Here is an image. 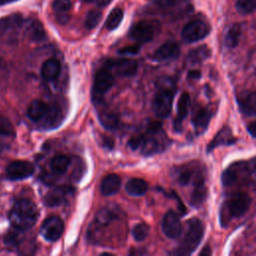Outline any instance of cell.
Here are the masks:
<instances>
[{"label":"cell","instance_id":"d4e9b609","mask_svg":"<svg viewBox=\"0 0 256 256\" xmlns=\"http://www.w3.org/2000/svg\"><path fill=\"white\" fill-rule=\"evenodd\" d=\"M70 165V159L66 155H56L51 159L50 167L56 174H63Z\"/></svg>","mask_w":256,"mask_h":256},{"label":"cell","instance_id":"7bdbcfd3","mask_svg":"<svg viewBox=\"0 0 256 256\" xmlns=\"http://www.w3.org/2000/svg\"><path fill=\"white\" fill-rule=\"evenodd\" d=\"M112 0H95L96 4L98 6H106L108 3H110Z\"/></svg>","mask_w":256,"mask_h":256},{"label":"cell","instance_id":"e0dca14e","mask_svg":"<svg viewBox=\"0 0 256 256\" xmlns=\"http://www.w3.org/2000/svg\"><path fill=\"white\" fill-rule=\"evenodd\" d=\"M189 107H190V97L187 93H183L177 103V117L175 119L174 125L175 129L177 131L180 130L182 126V121L186 118L189 112Z\"/></svg>","mask_w":256,"mask_h":256},{"label":"cell","instance_id":"4fadbf2b","mask_svg":"<svg viewBox=\"0 0 256 256\" xmlns=\"http://www.w3.org/2000/svg\"><path fill=\"white\" fill-rule=\"evenodd\" d=\"M180 53V48L177 43L167 41L162 44L153 54V58L156 61H166L176 58Z\"/></svg>","mask_w":256,"mask_h":256},{"label":"cell","instance_id":"ba28073f","mask_svg":"<svg viewBox=\"0 0 256 256\" xmlns=\"http://www.w3.org/2000/svg\"><path fill=\"white\" fill-rule=\"evenodd\" d=\"M40 232L47 241H56L64 232V223L60 217L50 216L41 225Z\"/></svg>","mask_w":256,"mask_h":256},{"label":"cell","instance_id":"83f0119b","mask_svg":"<svg viewBox=\"0 0 256 256\" xmlns=\"http://www.w3.org/2000/svg\"><path fill=\"white\" fill-rule=\"evenodd\" d=\"M241 36V27L239 24L232 25L226 33L225 36V45L229 48H234L239 43Z\"/></svg>","mask_w":256,"mask_h":256},{"label":"cell","instance_id":"74e56055","mask_svg":"<svg viewBox=\"0 0 256 256\" xmlns=\"http://www.w3.org/2000/svg\"><path fill=\"white\" fill-rule=\"evenodd\" d=\"M192 179V173L189 170H183L178 176V182L181 185H187Z\"/></svg>","mask_w":256,"mask_h":256},{"label":"cell","instance_id":"f6af8a7d","mask_svg":"<svg viewBox=\"0 0 256 256\" xmlns=\"http://www.w3.org/2000/svg\"><path fill=\"white\" fill-rule=\"evenodd\" d=\"M83 1H85V2H92V1H95V0H83Z\"/></svg>","mask_w":256,"mask_h":256},{"label":"cell","instance_id":"ac0fdd59","mask_svg":"<svg viewBox=\"0 0 256 256\" xmlns=\"http://www.w3.org/2000/svg\"><path fill=\"white\" fill-rule=\"evenodd\" d=\"M49 105L42 100H34L27 109V116L34 122H40L48 110Z\"/></svg>","mask_w":256,"mask_h":256},{"label":"cell","instance_id":"b9f144b4","mask_svg":"<svg viewBox=\"0 0 256 256\" xmlns=\"http://www.w3.org/2000/svg\"><path fill=\"white\" fill-rule=\"evenodd\" d=\"M200 76H201V73H200V71H198V70H193V71H190V72H189V77H192L193 79L200 78Z\"/></svg>","mask_w":256,"mask_h":256},{"label":"cell","instance_id":"1f68e13d","mask_svg":"<svg viewBox=\"0 0 256 256\" xmlns=\"http://www.w3.org/2000/svg\"><path fill=\"white\" fill-rule=\"evenodd\" d=\"M102 18V13L98 10H91L89 11V13L87 14L86 16V19H85V27L87 29H93L95 28L98 23L100 22Z\"/></svg>","mask_w":256,"mask_h":256},{"label":"cell","instance_id":"4316f807","mask_svg":"<svg viewBox=\"0 0 256 256\" xmlns=\"http://www.w3.org/2000/svg\"><path fill=\"white\" fill-rule=\"evenodd\" d=\"M54 12L57 14L60 22H64L63 19H68V12L71 10L72 4L70 0H54L52 4Z\"/></svg>","mask_w":256,"mask_h":256},{"label":"cell","instance_id":"836d02e7","mask_svg":"<svg viewBox=\"0 0 256 256\" xmlns=\"http://www.w3.org/2000/svg\"><path fill=\"white\" fill-rule=\"evenodd\" d=\"M221 180L224 186H230L234 184L237 180V172L233 167L227 168L221 176Z\"/></svg>","mask_w":256,"mask_h":256},{"label":"cell","instance_id":"d6a6232c","mask_svg":"<svg viewBox=\"0 0 256 256\" xmlns=\"http://www.w3.org/2000/svg\"><path fill=\"white\" fill-rule=\"evenodd\" d=\"M149 234V227L144 223L135 225L132 229V235L136 241H143Z\"/></svg>","mask_w":256,"mask_h":256},{"label":"cell","instance_id":"d6986e66","mask_svg":"<svg viewBox=\"0 0 256 256\" xmlns=\"http://www.w3.org/2000/svg\"><path fill=\"white\" fill-rule=\"evenodd\" d=\"M61 70V65L60 62L57 59L51 58L46 60L41 68V75L43 79L47 81L54 80L60 73Z\"/></svg>","mask_w":256,"mask_h":256},{"label":"cell","instance_id":"d590c367","mask_svg":"<svg viewBox=\"0 0 256 256\" xmlns=\"http://www.w3.org/2000/svg\"><path fill=\"white\" fill-rule=\"evenodd\" d=\"M14 133V129L10 121L3 117L0 116V135L7 136V135H12Z\"/></svg>","mask_w":256,"mask_h":256},{"label":"cell","instance_id":"3957f363","mask_svg":"<svg viewBox=\"0 0 256 256\" xmlns=\"http://www.w3.org/2000/svg\"><path fill=\"white\" fill-rule=\"evenodd\" d=\"M173 98L174 88L165 81L159 87L152 102V109L155 115L159 118H166L171 112Z\"/></svg>","mask_w":256,"mask_h":256},{"label":"cell","instance_id":"f546056e","mask_svg":"<svg viewBox=\"0 0 256 256\" xmlns=\"http://www.w3.org/2000/svg\"><path fill=\"white\" fill-rule=\"evenodd\" d=\"M210 54L209 49L207 48V46H200L197 47L195 49H193L192 51H190L189 55H188V60L191 63H197V62H201L204 59H206Z\"/></svg>","mask_w":256,"mask_h":256},{"label":"cell","instance_id":"ab89813d","mask_svg":"<svg viewBox=\"0 0 256 256\" xmlns=\"http://www.w3.org/2000/svg\"><path fill=\"white\" fill-rule=\"evenodd\" d=\"M247 130H248L249 134H250L252 137L256 138V121L251 122V123L248 125Z\"/></svg>","mask_w":256,"mask_h":256},{"label":"cell","instance_id":"cb8c5ba5","mask_svg":"<svg viewBox=\"0 0 256 256\" xmlns=\"http://www.w3.org/2000/svg\"><path fill=\"white\" fill-rule=\"evenodd\" d=\"M148 185L146 181L140 178H132L126 183V191L132 196H142L146 193Z\"/></svg>","mask_w":256,"mask_h":256},{"label":"cell","instance_id":"ee69618b","mask_svg":"<svg viewBox=\"0 0 256 256\" xmlns=\"http://www.w3.org/2000/svg\"><path fill=\"white\" fill-rule=\"evenodd\" d=\"M251 167H252L253 172H254L255 175H256V158H254V159L251 161Z\"/></svg>","mask_w":256,"mask_h":256},{"label":"cell","instance_id":"f1b7e54d","mask_svg":"<svg viewBox=\"0 0 256 256\" xmlns=\"http://www.w3.org/2000/svg\"><path fill=\"white\" fill-rule=\"evenodd\" d=\"M122 19H123V10L121 8H114L110 12L109 16L106 19L105 27L108 30L112 31V30L116 29L119 26V24L121 23Z\"/></svg>","mask_w":256,"mask_h":256},{"label":"cell","instance_id":"60d3db41","mask_svg":"<svg viewBox=\"0 0 256 256\" xmlns=\"http://www.w3.org/2000/svg\"><path fill=\"white\" fill-rule=\"evenodd\" d=\"M211 253H212V252H211V248H210V246L207 245V246H205V247L203 248V250L199 253V255H200V256H204V255H207V256H208V255H210Z\"/></svg>","mask_w":256,"mask_h":256},{"label":"cell","instance_id":"5bb4252c","mask_svg":"<svg viewBox=\"0 0 256 256\" xmlns=\"http://www.w3.org/2000/svg\"><path fill=\"white\" fill-rule=\"evenodd\" d=\"M62 121V110L57 104L49 105L48 110L42 120L41 125L45 128H55L60 125Z\"/></svg>","mask_w":256,"mask_h":256},{"label":"cell","instance_id":"e575fe53","mask_svg":"<svg viewBox=\"0 0 256 256\" xmlns=\"http://www.w3.org/2000/svg\"><path fill=\"white\" fill-rule=\"evenodd\" d=\"M113 218V214L108 209L100 210L96 215V222L99 225H107Z\"/></svg>","mask_w":256,"mask_h":256},{"label":"cell","instance_id":"7402d4cb","mask_svg":"<svg viewBox=\"0 0 256 256\" xmlns=\"http://www.w3.org/2000/svg\"><path fill=\"white\" fill-rule=\"evenodd\" d=\"M67 192L68 190L64 188H55L49 191L44 197L45 205L49 207H55V206L61 205L65 201Z\"/></svg>","mask_w":256,"mask_h":256},{"label":"cell","instance_id":"8fae6325","mask_svg":"<svg viewBox=\"0 0 256 256\" xmlns=\"http://www.w3.org/2000/svg\"><path fill=\"white\" fill-rule=\"evenodd\" d=\"M114 84V75L107 68H103L99 70L94 79L93 92L95 96H100L106 93Z\"/></svg>","mask_w":256,"mask_h":256},{"label":"cell","instance_id":"30bf717a","mask_svg":"<svg viewBox=\"0 0 256 256\" xmlns=\"http://www.w3.org/2000/svg\"><path fill=\"white\" fill-rule=\"evenodd\" d=\"M161 227L163 233L168 238L175 239L179 237L181 234V222L178 214L173 210L168 211L163 217Z\"/></svg>","mask_w":256,"mask_h":256},{"label":"cell","instance_id":"484cf974","mask_svg":"<svg viewBox=\"0 0 256 256\" xmlns=\"http://www.w3.org/2000/svg\"><path fill=\"white\" fill-rule=\"evenodd\" d=\"M99 119L101 124L109 130L116 129L119 125V119L116 114L109 110H101L99 113Z\"/></svg>","mask_w":256,"mask_h":256},{"label":"cell","instance_id":"4dcf8cb0","mask_svg":"<svg viewBox=\"0 0 256 256\" xmlns=\"http://www.w3.org/2000/svg\"><path fill=\"white\" fill-rule=\"evenodd\" d=\"M235 7L240 14H249L256 9V0H237Z\"/></svg>","mask_w":256,"mask_h":256},{"label":"cell","instance_id":"44dd1931","mask_svg":"<svg viewBox=\"0 0 256 256\" xmlns=\"http://www.w3.org/2000/svg\"><path fill=\"white\" fill-rule=\"evenodd\" d=\"M235 139L233 138V135L231 131L228 128H222L214 137V139L208 144L207 151H212L214 148H216L219 145H230L234 143Z\"/></svg>","mask_w":256,"mask_h":256},{"label":"cell","instance_id":"9c48e42d","mask_svg":"<svg viewBox=\"0 0 256 256\" xmlns=\"http://www.w3.org/2000/svg\"><path fill=\"white\" fill-rule=\"evenodd\" d=\"M34 172V166L27 161H14L6 168L7 177L11 180H22L30 177Z\"/></svg>","mask_w":256,"mask_h":256},{"label":"cell","instance_id":"6da1fadb","mask_svg":"<svg viewBox=\"0 0 256 256\" xmlns=\"http://www.w3.org/2000/svg\"><path fill=\"white\" fill-rule=\"evenodd\" d=\"M38 209L36 205L28 199H20L14 203L10 212L9 220L18 230L30 229L38 219Z\"/></svg>","mask_w":256,"mask_h":256},{"label":"cell","instance_id":"277c9868","mask_svg":"<svg viewBox=\"0 0 256 256\" xmlns=\"http://www.w3.org/2000/svg\"><path fill=\"white\" fill-rule=\"evenodd\" d=\"M251 204L250 196L245 192H235L225 203H223L222 211L225 212L228 218H237L244 215Z\"/></svg>","mask_w":256,"mask_h":256},{"label":"cell","instance_id":"603a6c76","mask_svg":"<svg viewBox=\"0 0 256 256\" xmlns=\"http://www.w3.org/2000/svg\"><path fill=\"white\" fill-rule=\"evenodd\" d=\"M139 149L144 155H152L160 150V143L153 136H142Z\"/></svg>","mask_w":256,"mask_h":256},{"label":"cell","instance_id":"8992f818","mask_svg":"<svg viewBox=\"0 0 256 256\" xmlns=\"http://www.w3.org/2000/svg\"><path fill=\"white\" fill-rule=\"evenodd\" d=\"M209 26L202 20H193L187 23L181 32L182 39L187 43L197 42L209 34Z\"/></svg>","mask_w":256,"mask_h":256},{"label":"cell","instance_id":"f35d334b","mask_svg":"<svg viewBox=\"0 0 256 256\" xmlns=\"http://www.w3.org/2000/svg\"><path fill=\"white\" fill-rule=\"evenodd\" d=\"M140 50V47L138 45H131L127 47H123L119 50V54L121 55H134L137 54Z\"/></svg>","mask_w":256,"mask_h":256},{"label":"cell","instance_id":"9a60e30c","mask_svg":"<svg viewBox=\"0 0 256 256\" xmlns=\"http://www.w3.org/2000/svg\"><path fill=\"white\" fill-rule=\"evenodd\" d=\"M207 197V190L204 186L203 177L201 174L196 175L194 178V189L190 197V204L194 207L200 206Z\"/></svg>","mask_w":256,"mask_h":256},{"label":"cell","instance_id":"5b68a950","mask_svg":"<svg viewBox=\"0 0 256 256\" xmlns=\"http://www.w3.org/2000/svg\"><path fill=\"white\" fill-rule=\"evenodd\" d=\"M158 30L159 23L157 21L142 20L131 27L129 31V36L132 40L138 43H146L154 38Z\"/></svg>","mask_w":256,"mask_h":256},{"label":"cell","instance_id":"8d00e7d4","mask_svg":"<svg viewBox=\"0 0 256 256\" xmlns=\"http://www.w3.org/2000/svg\"><path fill=\"white\" fill-rule=\"evenodd\" d=\"M30 32H31V37L35 40H39L41 38H43L44 36V31H43V28L41 26V24L39 22H34L32 24V26L30 27Z\"/></svg>","mask_w":256,"mask_h":256},{"label":"cell","instance_id":"7a4b0ae2","mask_svg":"<svg viewBox=\"0 0 256 256\" xmlns=\"http://www.w3.org/2000/svg\"><path fill=\"white\" fill-rule=\"evenodd\" d=\"M204 235V226L197 218L188 221L187 230L176 250L177 255H190L200 244Z\"/></svg>","mask_w":256,"mask_h":256},{"label":"cell","instance_id":"ffe728a7","mask_svg":"<svg viewBox=\"0 0 256 256\" xmlns=\"http://www.w3.org/2000/svg\"><path fill=\"white\" fill-rule=\"evenodd\" d=\"M210 119H211V113L208 109L201 108L195 113L192 122H193L194 128L198 134L205 132V130L207 129V127L209 125Z\"/></svg>","mask_w":256,"mask_h":256},{"label":"cell","instance_id":"52a82bcc","mask_svg":"<svg viewBox=\"0 0 256 256\" xmlns=\"http://www.w3.org/2000/svg\"><path fill=\"white\" fill-rule=\"evenodd\" d=\"M105 68H107L112 73L118 76L131 77L136 74L138 69V64L133 59L119 58V59L108 60L105 63Z\"/></svg>","mask_w":256,"mask_h":256},{"label":"cell","instance_id":"2e32d148","mask_svg":"<svg viewBox=\"0 0 256 256\" xmlns=\"http://www.w3.org/2000/svg\"><path fill=\"white\" fill-rule=\"evenodd\" d=\"M121 186V179L117 174L106 175L100 184V192L105 196H110L118 192Z\"/></svg>","mask_w":256,"mask_h":256},{"label":"cell","instance_id":"7c38bea8","mask_svg":"<svg viewBox=\"0 0 256 256\" xmlns=\"http://www.w3.org/2000/svg\"><path fill=\"white\" fill-rule=\"evenodd\" d=\"M239 109L244 114H254L256 112V92L243 91L237 96Z\"/></svg>","mask_w":256,"mask_h":256}]
</instances>
